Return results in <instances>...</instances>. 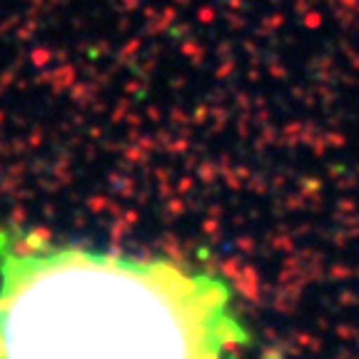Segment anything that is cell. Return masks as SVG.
<instances>
[{
    "mask_svg": "<svg viewBox=\"0 0 359 359\" xmlns=\"http://www.w3.org/2000/svg\"><path fill=\"white\" fill-rule=\"evenodd\" d=\"M247 344L222 277L0 230V359H232Z\"/></svg>",
    "mask_w": 359,
    "mask_h": 359,
    "instance_id": "obj_1",
    "label": "cell"
}]
</instances>
